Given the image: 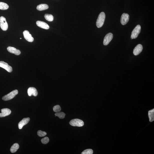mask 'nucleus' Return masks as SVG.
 I'll return each instance as SVG.
<instances>
[{"mask_svg":"<svg viewBox=\"0 0 154 154\" xmlns=\"http://www.w3.org/2000/svg\"><path fill=\"white\" fill-rule=\"evenodd\" d=\"M105 17V14L104 12H101L100 13L96 22V26L97 28H101L103 25Z\"/></svg>","mask_w":154,"mask_h":154,"instance_id":"nucleus-1","label":"nucleus"},{"mask_svg":"<svg viewBox=\"0 0 154 154\" xmlns=\"http://www.w3.org/2000/svg\"><path fill=\"white\" fill-rule=\"evenodd\" d=\"M18 93V91L17 90H14L7 95L4 96L2 98V99L5 101H7L11 100L15 97Z\"/></svg>","mask_w":154,"mask_h":154,"instance_id":"nucleus-2","label":"nucleus"},{"mask_svg":"<svg viewBox=\"0 0 154 154\" xmlns=\"http://www.w3.org/2000/svg\"><path fill=\"white\" fill-rule=\"evenodd\" d=\"M141 30V27L140 25H137L133 30L131 34V38L132 39L136 38L140 33Z\"/></svg>","mask_w":154,"mask_h":154,"instance_id":"nucleus-3","label":"nucleus"},{"mask_svg":"<svg viewBox=\"0 0 154 154\" xmlns=\"http://www.w3.org/2000/svg\"><path fill=\"white\" fill-rule=\"evenodd\" d=\"M69 124L73 126L82 127L84 125L83 121L78 119H75L71 120L69 122Z\"/></svg>","mask_w":154,"mask_h":154,"instance_id":"nucleus-4","label":"nucleus"},{"mask_svg":"<svg viewBox=\"0 0 154 154\" xmlns=\"http://www.w3.org/2000/svg\"><path fill=\"white\" fill-rule=\"evenodd\" d=\"M0 27L3 31H7L8 28L7 22L5 17L1 16L0 17Z\"/></svg>","mask_w":154,"mask_h":154,"instance_id":"nucleus-5","label":"nucleus"},{"mask_svg":"<svg viewBox=\"0 0 154 154\" xmlns=\"http://www.w3.org/2000/svg\"><path fill=\"white\" fill-rule=\"evenodd\" d=\"M113 34L112 33H109L104 37L103 41V44L104 46L108 45L113 38Z\"/></svg>","mask_w":154,"mask_h":154,"instance_id":"nucleus-6","label":"nucleus"},{"mask_svg":"<svg viewBox=\"0 0 154 154\" xmlns=\"http://www.w3.org/2000/svg\"><path fill=\"white\" fill-rule=\"evenodd\" d=\"M129 20V16L126 13H123L121 17L120 22L123 25H125L128 22Z\"/></svg>","mask_w":154,"mask_h":154,"instance_id":"nucleus-7","label":"nucleus"},{"mask_svg":"<svg viewBox=\"0 0 154 154\" xmlns=\"http://www.w3.org/2000/svg\"><path fill=\"white\" fill-rule=\"evenodd\" d=\"M0 67L5 69L10 73L12 71V67L4 61H0Z\"/></svg>","mask_w":154,"mask_h":154,"instance_id":"nucleus-8","label":"nucleus"},{"mask_svg":"<svg viewBox=\"0 0 154 154\" xmlns=\"http://www.w3.org/2000/svg\"><path fill=\"white\" fill-rule=\"evenodd\" d=\"M24 38L28 42H33L34 38L32 36V35L30 34V32L27 30L24 31L23 32Z\"/></svg>","mask_w":154,"mask_h":154,"instance_id":"nucleus-9","label":"nucleus"},{"mask_svg":"<svg viewBox=\"0 0 154 154\" xmlns=\"http://www.w3.org/2000/svg\"><path fill=\"white\" fill-rule=\"evenodd\" d=\"M143 48L142 45L140 44L137 45L133 50V54L135 56L138 55L142 51Z\"/></svg>","mask_w":154,"mask_h":154,"instance_id":"nucleus-10","label":"nucleus"},{"mask_svg":"<svg viewBox=\"0 0 154 154\" xmlns=\"http://www.w3.org/2000/svg\"><path fill=\"white\" fill-rule=\"evenodd\" d=\"M1 113H0V118L9 116L11 113V110L7 108L3 109L1 110Z\"/></svg>","mask_w":154,"mask_h":154,"instance_id":"nucleus-11","label":"nucleus"},{"mask_svg":"<svg viewBox=\"0 0 154 154\" xmlns=\"http://www.w3.org/2000/svg\"><path fill=\"white\" fill-rule=\"evenodd\" d=\"M30 118H24L20 121L18 125V128L21 129L25 125L27 124L29 122Z\"/></svg>","mask_w":154,"mask_h":154,"instance_id":"nucleus-12","label":"nucleus"},{"mask_svg":"<svg viewBox=\"0 0 154 154\" xmlns=\"http://www.w3.org/2000/svg\"><path fill=\"white\" fill-rule=\"evenodd\" d=\"M37 26L41 28L46 30H48L50 28V26L46 23L41 21H37L36 22Z\"/></svg>","mask_w":154,"mask_h":154,"instance_id":"nucleus-13","label":"nucleus"},{"mask_svg":"<svg viewBox=\"0 0 154 154\" xmlns=\"http://www.w3.org/2000/svg\"><path fill=\"white\" fill-rule=\"evenodd\" d=\"M28 95L29 96L33 95L36 96L38 95V92L35 88L31 87L29 88L28 91Z\"/></svg>","mask_w":154,"mask_h":154,"instance_id":"nucleus-14","label":"nucleus"},{"mask_svg":"<svg viewBox=\"0 0 154 154\" xmlns=\"http://www.w3.org/2000/svg\"><path fill=\"white\" fill-rule=\"evenodd\" d=\"M7 50L9 52L13 53L16 55H19L21 53L20 50L13 47H8Z\"/></svg>","mask_w":154,"mask_h":154,"instance_id":"nucleus-15","label":"nucleus"},{"mask_svg":"<svg viewBox=\"0 0 154 154\" xmlns=\"http://www.w3.org/2000/svg\"><path fill=\"white\" fill-rule=\"evenodd\" d=\"M48 8L49 7L48 5L45 4H42L38 5L37 7V9L39 11H41L48 9Z\"/></svg>","mask_w":154,"mask_h":154,"instance_id":"nucleus-16","label":"nucleus"},{"mask_svg":"<svg viewBox=\"0 0 154 154\" xmlns=\"http://www.w3.org/2000/svg\"><path fill=\"white\" fill-rule=\"evenodd\" d=\"M19 145L18 143H14L10 148V151L12 153H15L19 148Z\"/></svg>","mask_w":154,"mask_h":154,"instance_id":"nucleus-17","label":"nucleus"},{"mask_svg":"<svg viewBox=\"0 0 154 154\" xmlns=\"http://www.w3.org/2000/svg\"><path fill=\"white\" fill-rule=\"evenodd\" d=\"M148 115L149 122H153L154 120V109L149 111Z\"/></svg>","mask_w":154,"mask_h":154,"instance_id":"nucleus-18","label":"nucleus"},{"mask_svg":"<svg viewBox=\"0 0 154 154\" xmlns=\"http://www.w3.org/2000/svg\"><path fill=\"white\" fill-rule=\"evenodd\" d=\"M9 8V6L7 4L0 2V9L3 10H5L8 9Z\"/></svg>","mask_w":154,"mask_h":154,"instance_id":"nucleus-19","label":"nucleus"},{"mask_svg":"<svg viewBox=\"0 0 154 154\" xmlns=\"http://www.w3.org/2000/svg\"><path fill=\"white\" fill-rule=\"evenodd\" d=\"M44 17L49 22H52L53 20V17L51 14H46L44 15Z\"/></svg>","mask_w":154,"mask_h":154,"instance_id":"nucleus-20","label":"nucleus"},{"mask_svg":"<svg viewBox=\"0 0 154 154\" xmlns=\"http://www.w3.org/2000/svg\"><path fill=\"white\" fill-rule=\"evenodd\" d=\"M55 116L58 117L60 119H63L64 118L65 116V114L63 112H57L55 114Z\"/></svg>","mask_w":154,"mask_h":154,"instance_id":"nucleus-21","label":"nucleus"},{"mask_svg":"<svg viewBox=\"0 0 154 154\" xmlns=\"http://www.w3.org/2000/svg\"><path fill=\"white\" fill-rule=\"evenodd\" d=\"M93 151L91 149H87L84 150L81 153L82 154H92Z\"/></svg>","mask_w":154,"mask_h":154,"instance_id":"nucleus-22","label":"nucleus"},{"mask_svg":"<svg viewBox=\"0 0 154 154\" xmlns=\"http://www.w3.org/2000/svg\"><path fill=\"white\" fill-rule=\"evenodd\" d=\"M61 110V107L59 105H56L54 106L53 108V110L55 112H58L60 111Z\"/></svg>","mask_w":154,"mask_h":154,"instance_id":"nucleus-23","label":"nucleus"},{"mask_svg":"<svg viewBox=\"0 0 154 154\" xmlns=\"http://www.w3.org/2000/svg\"><path fill=\"white\" fill-rule=\"evenodd\" d=\"M37 134L39 136L42 137L46 135L47 134V133L46 132H44V131L39 130L38 131Z\"/></svg>","mask_w":154,"mask_h":154,"instance_id":"nucleus-24","label":"nucleus"},{"mask_svg":"<svg viewBox=\"0 0 154 154\" xmlns=\"http://www.w3.org/2000/svg\"><path fill=\"white\" fill-rule=\"evenodd\" d=\"M50 141L48 137H45L41 139V142L44 144H46L48 143Z\"/></svg>","mask_w":154,"mask_h":154,"instance_id":"nucleus-25","label":"nucleus"},{"mask_svg":"<svg viewBox=\"0 0 154 154\" xmlns=\"http://www.w3.org/2000/svg\"><path fill=\"white\" fill-rule=\"evenodd\" d=\"M20 39H21L22 38H20Z\"/></svg>","mask_w":154,"mask_h":154,"instance_id":"nucleus-26","label":"nucleus"}]
</instances>
